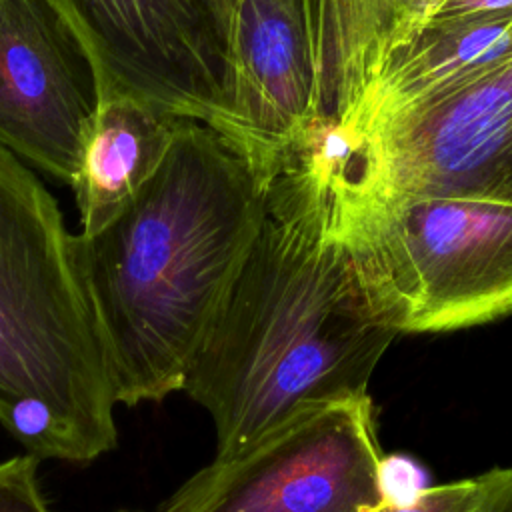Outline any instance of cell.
I'll list each match as a JSON object with an SVG mask.
<instances>
[{"instance_id": "cell-14", "label": "cell", "mask_w": 512, "mask_h": 512, "mask_svg": "<svg viewBox=\"0 0 512 512\" xmlns=\"http://www.w3.org/2000/svg\"><path fill=\"white\" fill-rule=\"evenodd\" d=\"M38 462L32 454L0 462V512H52L38 482Z\"/></svg>"}, {"instance_id": "cell-12", "label": "cell", "mask_w": 512, "mask_h": 512, "mask_svg": "<svg viewBox=\"0 0 512 512\" xmlns=\"http://www.w3.org/2000/svg\"><path fill=\"white\" fill-rule=\"evenodd\" d=\"M186 118L130 96H106L70 182L82 236L96 234L152 178Z\"/></svg>"}, {"instance_id": "cell-9", "label": "cell", "mask_w": 512, "mask_h": 512, "mask_svg": "<svg viewBox=\"0 0 512 512\" xmlns=\"http://www.w3.org/2000/svg\"><path fill=\"white\" fill-rule=\"evenodd\" d=\"M224 134L268 180L322 132L306 0H234Z\"/></svg>"}, {"instance_id": "cell-18", "label": "cell", "mask_w": 512, "mask_h": 512, "mask_svg": "<svg viewBox=\"0 0 512 512\" xmlns=\"http://www.w3.org/2000/svg\"><path fill=\"white\" fill-rule=\"evenodd\" d=\"M226 2H228V6H230V8H232V4H234V0H226Z\"/></svg>"}, {"instance_id": "cell-19", "label": "cell", "mask_w": 512, "mask_h": 512, "mask_svg": "<svg viewBox=\"0 0 512 512\" xmlns=\"http://www.w3.org/2000/svg\"><path fill=\"white\" fill-rule=\"evenodd\" d=\"M120 512H126V510H120Z\"/></svg>"}, {"instance_id": "cell-7", "label": "cell", "mask_w": 512, "mask_h": 512, "mask_svg": "<svg viewBox=\"0 0 512 512\" xmlns=\"http://www.w3.org/2000/svg\"><path fill=\"white\" fill-rule=\"evenodd\" d=\"M338 184L374 194H512V60L340 148Z\"/></svg>"}, {"instance_id": "cell-3", "label": "cell", "mask_w": 512, "mask_h": 512, "mask_svg": "<svg viewBox=\"0 0 512 512\" xmlns=\"http://www.w3.org/2000/svg\"><path fill=\"white\" fill-rule=\"evenodd\" d=\"M98 324L56 198L0 146V424L38 460L118 444Z\"/></svg>"}, {"instance_id": "cell-16", "label": "cell", "mask_w": 512, "mask_h": 512, "mask_svg": "<svg viewBox=\"0 0 512 512\" xmlns=\"http://www.w3.org/2000/svg\"><path fill=\"white\" fill-rule=\"evenodd\" d=\"M512 10V0H446L436 14L432 16V22H454V20H466L474 16H484V14H496V12H506Z\"/></svg>"}, {"instance_id": "cell-17", "label": "cell", "mask_w": 512, "mask_h": 512, "mask_svg": "<svg viewBox=\"0 0 512 512\" xmlns=\"http://www.w3.org/2000/svg\"><path fill=\"white\" fill-rule=\"evenodd\" d=\"M482 512H512V466H496L494 486Z\"/></svg>"}, {"instance_id": "cell-5", "label": "cell", "mask_w": 512, "mask_h": 512, "mask_svg": "<svg viewBox=\"0 0 512 512\" xmlns=\"http://www.w3.org/2000/svg\"><path fill=\"white\" fill-rule=\"evenodd\" d=\"M370 396L306 404L234 458H214L160 512H360L382 502Z\"/></svg>"}, {"instance_id": "cell-2", "label": "cell", "mask_w": 512, "mask_h": 512, "mask_svg": "<svg viewBox=\"0 0 512 512\" xmlns=\"http://www.w3.org/2000/svg\"><path fill=\"white\" fill-rule=\"evenodd\" d=\"M268 180L224 134L186 118L118 216L76 234L116 404L162 402L184 388L260 230Z\"/></svg>"}, {"instance_id": "cell-6", "label": "cell", "mask_w": 512, "mask_h": 512, "mask_svg": "<svg viewBox=\"0 0 512 512\" xmlns=\"http://www.w3.org/2000/svg\"><path fill=\"white\" fill-rule=\"evenodd\" d=\"M84 40L102 98L130 96L222 128L230 86L226 0H54Z\"/></svg>"}, {"instance_id": "cell-8", "label": "cell", "mask_w": 512, "mask_h": 512, "mask_svg": "<svg viewBox=\"0 0 512 512\" xmlns=\"http://www.w3.org/2000/svg\"><path fill=\"white\" fill-rule=\"evenodd\" d=\"M102 102L100 76L54 0H0V146L72 182Z\"/></svg>"}, {"instance_id": "cell-1", "label": "cell", "mask_w": 512, "mask_h": 512, "mask_svg": "<svg viewBox=\"0 0 512 512\" xmlns=\"http://www.w3.org/2000/svg\"><path fill=\"white\" fill-rule=\"evenodd\" d=\"M396 336L336 238L330 164L316 140L270 176L260 230L182 390L214 422V458H234L306 404L366 396Z\"/></svg>"}, {"instance_id": "cell-11", "label": "cell", "mask_w": 512, "mask_h": 512, "mask_svg": "<svg viewBox=\"0 0 512 512\" xmlns=\"http://www.w3.org/2000/svg\"><path fill=\"white\" fill-rule=\"evenodd\" d=\"M512 60V10L432 22L398 54L328 146H346Z\"/></svg>"}, {"instance_id": "cell-10", "label": "cell", "mask_w": 512, "mask_h": 512, "mask_svg": "<svg viewBox=\"0 0 512 512\" xmlns=\"http://www.w3.org/2000/svg\"><path fill=\"white\" fill-rule=\"evenodd\" d=\"M446 0H306L324 136L340 134L362 98Z\"/></svg>"}, {"instance_id": "cell-13", "label": "cell", "mask_w": 512, "mask_h": 512, "mask_svg": "<svg viewBox=\"0 0 512 512\" xmlns=\"http://www.w3.org/2000/svg\"><path fill=\"white\" fill-rule=\"evenodd\" d=\"M496 478V468L484 474L424 488L408 504L378 502L360 512H482Z\"/></svg>"}, {"instance_id": "cell-15", "label": "cell", "mask_w": 512, "mask_h": 512, "mask_svg": "<svg viewBox=\"0 0 512 512\" xmlns=\"http://www.w3.org/2000/svg\"><path fill=\"white\" fill-rule=\"evenodd\" d=\"M420 472L416 464H412L406 458H382L380 466V490L382 500L392 504H408L416 498L420 490Z\"/></svg>"}, {"instance_id": "cell-4", "label": "cell", "mask_w": 512, "mask_h": 512, "mask_svg": "<svg viewBox=\"0 0 512 512\" xmlns=\"http://www.w3.org/2000/svg\"><path fill=\"white\" fill-rule=\"evenodd\" d=\"M330 190L356 282L396 334L512 314V194H374L338 184L332 170Z\"/></svg>"}]
</instances>
